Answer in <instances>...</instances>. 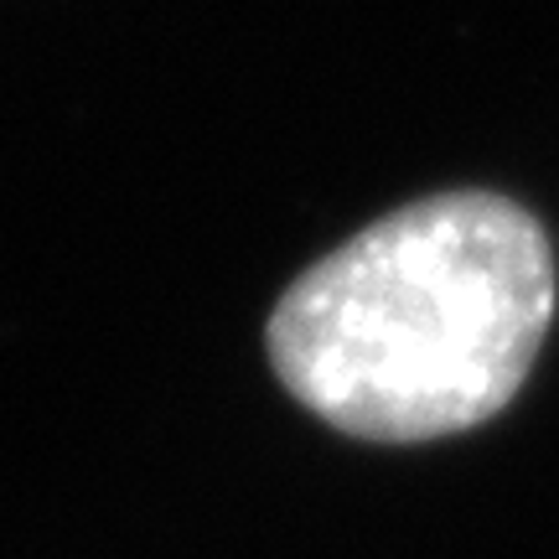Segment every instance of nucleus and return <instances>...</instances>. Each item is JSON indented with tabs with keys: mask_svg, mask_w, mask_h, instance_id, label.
<instances>
[{
	"mask_svg": "<svg viewBox=\"0 0 559 559\" xmlns=\"http://www.w3.org/2000/svg\"><path fill=\"white\" fill-rule=\"evenodd\" d=\"M555 317V254L519 202L445 192L368 223L270 311L280 383L342 436L436 440L519 394Z\"/></svg>",
	"mask_w": 559,
	"mask_h": 559,
	"instance_id": "obj_1",
	"label": "nucleus"
}]
</instances>
